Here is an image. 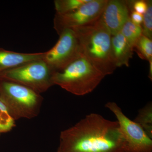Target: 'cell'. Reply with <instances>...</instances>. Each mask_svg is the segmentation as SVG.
<instances>
[{
    "label": "cell",
    "instance_id": "1",
    "mask_svg": "<svg viewBox=\"0 0 152 152\" xmlns=\"http://www.w3.org/2000/svg\"><path fill=\"white\" fill-rule=\"evenodd\" d=\"M58 152H122L126 142L118 121L91 113L65 130Z\"/></svg>",
    "mask_w": 152,
    "mask_h": 152
},
{
    "label": "cell",
    "instance_id": "2",
    "mask_svg": "<svg viewBox=\"0 0 152 152\" xmlns=\"http://www.w3.org/2000/svg\"><path fill=\"white\" fill-rule=\"evenodd\" d=\"M78 40L81 55L105 76L117 67L112 58V35L101 18L83 26L73 28Z\"/></svg>",
    "mask_w": 152,
    "mask_h": 152
},
{
    "label": "cell",
    "instance_id": "3",
    "mask_svg": "<svg viewBox=\"0 0 152 152\" xmlns=\"http://www.w3.org/2000/svg\"><path fill=\"white\" fill-rule=\"evenodd\" d=\"M105 76L85 57H80L52 77L53 86L58 85L77 96L92 92Z\"/></svg>",
    "mask_w": 152,
    "mask_h": 152
},
{
    "label": "cell",
    "instance_id": "4",
    "mask_svg": "<svg viewBox=\"0 0 152 152\" xmlns=\"http://www.w3.org/2000/svg\"><path fill=\"white\" fill-rule=\"evenodd\" d=\"M0 100L16 121L37 116L43 98L41 94L26 86L0 78Z\"/></svg>",
    "mask_w": 152,
    "mask_h": 152
},
{
    "label": "cell",
    "instance_id": "5",
    "mask_svg": "<svg viewBox=\"0 0 152 152\" xmlns=\"http://www.w3.org/2000/svg\"><path fill=\"white\" fill-rule=\"evenodd\" d=\"M42 59L29 62L0 73V78L26 86L41 94L53 86L52 79L54 74Z\"/></svg>",
    "mask_w": 152,
    "mask_h": 152
},
{
    "label": "cell",
    "instance_id": "6",
    "mask_svg": "<svg viewBox=\"0 0 152 152\" xmlns=\"http://www.w3.org/2000/svg\"><path fill=\"white\" fill-rule=\"evenodd\" d=\"M56 45L44 52L42 60L54 72H60L82 56L78 40L72 29L64 30Z\"/></svg>",
    "mask_w": 152,
    "mask_h": 152
},
{
    "label": "cell",
    "instance_id": "7",
    "mask_svg": "<svg viewBox=\"0 0 152 152\" xmlns=\"http://www.w3.org/2000/svg\"><path fill=\"white\" fill-rule=\"evenodd\" d=\"M105 107L118 120L126 142L124 152H152V138L139 124L126 116L115 103L109 102Z\"/></svg>",
    "mask_w": 152,
    "mask_h": 152
},
{
    "label": "cell",
    "instance_id": "8",
    "mask_svg": "<svg viewBox=\"0 0 152 152\" xmlns=\"http://www.w3.org/2000/svg\"><path fill=\"white\" fill-rule=\"evenodd\" d=\"M108 0H89L75 10L55 14L54 28L59 35L64 30L83 26L101 18Z\"/></svg>",
    "mask_w": 152,
    "mask_h": 152
},
{
    "label": "cell",
    "instance_id": "9",
    "mask_svg": "<svg viewBox=\"0 0 152 152\" xmlns=\"http://www.w3.org/2000/svg\"><path fill=\"white\" fill-rule=\"evenodd\" d=\"M130 14L127 1L108 0L101 18L111 35L114 36L120 32Z\"/></svg>",
    "mask_w": 152,
    "mask_h": 152
},
{
    "label": "cell",
    "instance_id": "10",
    "mask_svg": "<svg viewBox=\"0 0 152 152\" xmlns=\"http://www.w3.org/2000/svg\"><path fill=\"white\" fill-rule=\"evenodd\" d=\"M44 53H24L0 48V73L32 61L42 59Z\"/></svg>",
    "mask_w": 152,
    "mask_h": 152
},
{
    "label": "cell",
    "instance_id": "11",
    "mask_svg": "<svg viewBox=\"0 0 152 152\" xmlns=\"http://www.w3.org/2000/svg\"><path fill=\"white\" fill-rule=\"evenodd\" d=\"M111 52L113 61L117 68L123 66H129L134 50L121 32L112 36Z\"/></svg>",
    "mask_w": 152,
    "mask_h": 152
},
{
    "label": "cell",
    "instance_id": "12",
    "mask_svg": "<svg viewBox=\"0 0 152 152\" xmlns=\"http://www.w3.org/2000/svg\"><path fill=\"white\" fill-rule=\"evenodd\" d=\"M120 32L133 48L136 42L143 34L141 26L133 23L130 18L125 23Z\"/></svg>",
    "mask_w": 152,
    "mask_h": 152
},
{
    "label": "cell",
    "instance_id": "13",
    "mask_svg": "<svg viewBox=\"0 0 152 152\" xmlns=\"http://www.w3.org/2000/svg\"><path fill=\"white\" fill-rule=\"evenodd\" d=\"M133 50L142 59L149 61L152 59V39L142 35L135 44Z\"/></svg>",
    "mask_w": 152,
    "mask_h": 152
},
{
    "label": "cell",
    "instance_id": "14",
    "mask_svg": "<svg viewBox=\"0 0 152 152\" xmlns=\"http://www.w3.org/2000/svg\"><path fill=\"white\" fill-rule=\"evenodd\" d=\"M152 112L151 104H148L139 111L138 115L134 121L143 129L151 138L152 137Z\"/></svg>",
    "mask_w": 152,
    "mask_h": 152
},
{
    "label": "cell",
    "instance_id": "15",
    "mask_svg": "<svg viewBox=\"0 0 152 152\" xmlns=\"http://www.w3.org/2000/svg\"><path fill=\"white\" fill-rule=\"evenodd\" d=\"M15 120L12 118L6 106L0 100V136L9 132L15 127Z\"/></svg>",
    "mask_w": 152,
    "mask_h": 152
},
{
    "label": "cell",
    "instance_id": "16",
    "mask_svg": "<svg viewBox=\"0 0 152 152\" xmlns=\"http://www.w3.org/2000/svg\"><path fill=\"white\" fill-rule=\"evenodd\" d=\"M89 0H56L54 5L56 13L64 14L77 9Z\"/></svg>",
    "mask_w": 152,
    "mask_h": 152
},
{
    "label": "cell",
    "instance_id": "17",
    "mask_svg": "<svg viewBox=\"0 0 152 152\" xmlns=\"http://www.w3.org/2000/svg\"><path fill=\"white\" fill-rule=\"evenodd\" d=\"M147 2L148 7L143 15L141 27L143 34L152 39V2L151 0H148Z\"/></svg>",
    "mask_w": 152,
    "mask_h": 152
},
{
    "label": "cell",
    "instance_id": "18",
    "mask_svg": "<svg viewBox=\"0 0 152 152\" xmlns=\"http://www.w3.org/2000/svg\"><path fill=\"white\" fill-rule=\"evenodd\" d=\"M128 2L131 12L134 11L138 13L143 15L147 10L148 7L147 1L137 0L128 1Z\"/></svg>",
    "mask_w": 152,
    "mask_h": 152
},
{
    "label": "cell",
    "instance_id": "19",
    "mask_svg": "<svg viewBox=\"0 0 152 152\" xmlns=\"http://www.w3.org/2000/svg\"><path fill=\"white\" fill-rule=\"evenodd\" d=\"M130 18L134 23L141 26L143 21V15L132 11L130 14Z\"/></svg>",
    "mask_w": 152,
    "mask_h": 152
},
{
    "label": "cell",
    "instance_id": "20",
    "mask_svg": "<svg viewBox=\"0 0 152 152\" xmlns=\"http://www.w3.org/2000/svg\"><path fill=\"white\" fill-rule=\"evenodd\" d=\"M149 72L148 77L151 80H152V59L149 61Z\"/></svg>",
    "mask_w": 152,
    "mask_h": 152
},
{
    "label": "cell",
    "instance_id": "21",
    "mask_svg": "<svg viewBox=\"0 0 152 152\" xmlns=\"http://www.w3.org/2000/svg\"></svg>",
    "mask_w": 152,
    "mask_h": 152
},
{
    "label": "cell",
    "instance_id": "22",
    "mask_svg": "<svg viewBox=\"0 0 152 152\" xmlns=\"http://www.w3.org/2000/svg\"></svg>",
    "mask_w": 152,
    "mask_h": 152
}]
</instances>
